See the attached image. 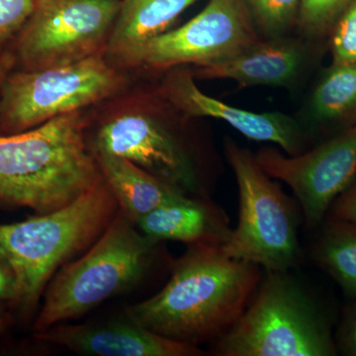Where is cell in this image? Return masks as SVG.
<instances>
[{
    "label": "cell",
    "instance_id": "obj_7",
    "mask_svg": "<svg viewBox=\"0 0 356 356\" xmlns=\"http://www.w3.org/2000/svg\"><path fill=\"white\" fill-rule=\"evenodd\" d=\"M125 84L102 54L60 67L9 74L0 93V132L31 130L108 99Z\"/></svg>",
    "mask_w": 356,
    "mask_h": 356
},
{
    "label": "cell",
    "instance_id": "obj_23",
    "mask_svg": "<svg viewBox=\"0 0 356 356\" xmlns=\"http://www.w3.org/2000/svg\"><path fill=\"white\" fill-rule=\"evenodd\" d=\"M35 3L36 0H0V44L21 31Z\"/></svg>",
    "mask_w": 356,
    "mask_h": 356
},
{
    "label": "cell",
    "instance_id": "obj_20",
    "mask_svg": "<svg viewBox=\"0 0 356 356\" xmlns=\"http://www.w3.org/2000/svg\"><path fill=\"white\" fill-rule=\"evenodd\" d=\"M252 17L268 38L285 36L298 16L299 0H245Z\"/></svg>",
    "mask_w": 356,
    "mask_h": 356
},
{
    "label": "cell",
    "instance_id": "obj_16",
    "mask_svg": "<svg viewBox=\"0 0 356 356\" xmlns=\"http://www.w3.org/2000/svg\"><path fill=\"white\" fill-rule=\"evenodd\" d=\"M198 0H121L106 51L128 65L140 47L159 36Z\"/></svg>",
    "mask_w": 356,
    "mask_h": 356
},
{
    "label": "cell",
    "instance_id": "obj_27",
    "mask_svg": "<svg viewBox=\"0 0 356 356\" xmlns=\"http://www.w3.org/2000/svg\"><path fill=\"white\" fill-rule=\"evenodd\" d=\"M15 62V56L11 53H7L6 51V53L0 55V93H1L2 86H3L6 77L13 70Z\"/></svg>",
    "mask_w": 356,
    "mask_h": 356
},
{
    "label": "cell",
    "instance_id": "obj_6",
    "mask_svg": "<svg viewBox=\"0 0 356 356\" xmlns=\"http://www.w3.org/2000/svg\"><path fill=\"white\" fill-rule=\"evenodd\" d=\"M225 154L238 184L240 210L222 252L266 271L289 270L300 259L298 219L292 201L254 154L232 140L225 143Z\"/></svg>",
    "mask_w": 356,
    "mask_h": 356
},
{
    "label": "cell",
    "instance_id": "obj_26",
    "mask_svg": "<svg viewBox=\"0 0 356 356\" xmlns=\"http://www.w3.org/2000/svg\"><path fill=\"white\" fill-rule=\"evenodd\" d=\"M341 343L348 355L356 356V304L351 309L344 323Z\"/></svg>",
    "mask_w": 356,
    "mask_h": 356
},
{
    "label": "cell",
    "instance_id": "obj_21",
    "mask_svg": "<svg viewBox=\"0 0 356 356\" xmlns=\"http://www.w3.org/2000/svg\"><path fill=\"white\" fill-rule=\"evenodd\" d=\"M355 0H299L298 20L308 36L329 30Z\"/></svg>",
    "mask_w": 356,
    "mask_h": 356
},
{
    "label": "cell",
    "instance_id": "obj_1",
    "mask_svg": "<svg viewBox=\"0 0 356 356\" xmlns=\"http://www.w3.org/2000/svg\"><path fill=\"white\" fill-rule=\"evenodd\" d=\"M259 268L219 245H191L165 287L126 313L159 336L197 346L236 324L261 283Z\"/></svg>",
    "mask_w": 356,
    "mask_h": 356
},
{
    "label": "cell",
    "instance_id": "obj_13",
    "mask_svg": "<svg viewBox=\"0 0 356 356\" xmlns=\"http://www.w3.org/2000/svg\"><path fill=\"white\" fill-rule=\"evenodd\" d=\"M44 343L62 346L77 355L91 356H197L196 346L178 343L138 324L127 313L123 317L96 322L60 323L36 332Z\"/></svg>",
    "mask_w": 356,
    "mask_h": 356
},
{
    "label": "cell",
    "instance_id": "obj_4",
    "mask_svg": "<svg viewBox=\"0 0 356 356\" xmlns=\"http://www.w3.org/2000/svg\"><path fill=\"white\" fill-rule=\"evenodd\" d=\"M156 243L119 209L102 236L55 274L44 290L34 331L76 320L137 285L153 264Z\"/></svg>",
    "mask_w": 356,
    "mask_h": 356
},
{
    "label": "cell",
    "instance_id": "obj_15",
    "mask_svg": "<svg viewBox=\"0 0 356 356\" xmlns=\"http://www.w3.org/2000/svg\"><path fill=\"white\" fill-rule=\"evenodd\" d=\"M136 226L152 240L222 247L233 229L221 208L207 199L184 197L147 213Z\"/></svg>",
    "mask_w": 356,
    "mask_h": 356
},
{
    "label": "cell",
    "instance_id": "obj_17",
    "mask_svg": "<svg viewBox=\"0 0 356 356\" xmlns=\"http://www.w3.org/2000/svg\"><path fill=\"white\" fill-rule=\"evenodd\" d=\"M93 154L119 209L135 224L156 208L188 197L127 159Z\"/></svg>",
    "mask_w": 356,
    "mask_h": 356
},
{
    "label": "cell",
    "instance_id": "obj_18",
    "mask_svg": "<svg viewBox=\"0 0 356 356\" xmlns=\"http://www.w3.org/2000/svg\"><path fill=\"white\" fill-rule=\"evenodd\" d=\"M309 113L316 123L356 116V64L332 65L312 95Z\"/></svg>",
    "mask_w": 356,
    "mask_h": 356
},
{
    "label": "cell",
    "instance_id": "obj_11",
    "mask_svg": "<svg viewBox=\"0 0 356 356\" xmlns=\"http://www.w3.org/2000/svg\"><path fill=\"white\" fill-rule=\"evenodd\" d=\"M254 156L269 177L290 187L313 228L355 180L356 124L306 153L285 156L264 147Z\"/></svg>",
    "mask_w": 356,
    "mask_h": 356
},
{
    "label": "cell",
    "instance_id": "obj_14",
    "mask_svg": "<svg viewBox=\"0 0 356 356\" xmlns=\"http://www.w3.org/2000/svg\"><path fill=\"white\" fill-rule=\"evenodd\" d=\"M306 62V49L297 40L269 38L257 42L231 60L196 70L204 79H229L248 86H289L298 79Z\"/></svg>",
    "mask_w": 356,
    "mask_h": 356
},
{
    "label": "cell",
    "instance_id": "obj_2",
    "mask_svg": "<svg viewBox=\"0 0 356 356\" xmlns=\"http://www.w3.org/2000/svg\"><path fill=\"white\" fill-rule=\"evenodd\" d=\"M103 180L79 111L31 130L0 135V200L46 214Z\"/></svg>",
    "mask_w": 356,
    "mask_h": 356
},
{
    "label": "cell",
    "instance_id": "obj_12",
    "mask_svg": "<svg viewBox=\"0 0 356 356\" xmlns=\"http://www.w3.org/2000/svg\"><path fill=\"white\" fill-rule=\"evenodd\" d=\"M163 93L170 104L188 117H208L226 122L247 137L257 142L273 143L287 154L303 152V128L296 119L282 112L248 111L205 95L194 81L193 74L177 70L165 77Z\"/></svg>",
    "mask_w": 356,
    "mask_h": 356
},
{
    "label": "cell",
    "instance_id": "obj_25",
    "mask_svg": "<svg viewBox=\"0 0 356 356\" xmlns=\"http://www.w3.org/2000/svg\"><path fill=\"white\" fill-rule=\"evenodd\" d=\"M16 296L15 275L10 266L0 255V302L14 300Z\"/></svg>",
    "mask_w": 356,
    "mask_h": 356
},
{
    "label": "cell",
    "instance_id": "obj_10",
    "mask_svg": "<svg viewBox=\"0 0 356 356\" xmlns=\"http://www.w3.org/2000/svg\"><path fill=\"white\" fill-rule=\"evenodd\" d=\"M259 41L245 0H209L181 27L146 42L128 65L156 70L184 65L209 67L231 60Z\"/></svg>",
    "mask_w": 356,
    "mask_h": 356
},
{
    "label": "cell",
    "instance_id": "obj_24",
    "mask_svg": "<svg viewBox=\"0 0 356 356\" xmlns=\"http://www.w3.org/2000/svg\"><path fill=\"white\" fill-rule=\"evenodd\" d=\"M332 218L356 225V179L332 205Z\"/></svg>",
    "mask_w": 356,
    "mask_h": 356
},
{
    "label": "cell",
    "instance_id": "obj_8",
    "mask_svg": "<svg viewBox=\"0 0 356 356\" xmlns=\"http://www.w3.org/2000/svg\"><path fill=\"white\" fill-rule=\"evenodd\" d=\"M121 0H36L19 32L24 70L79 62L106 50Z\"/></svg>",
    "mask_w": 356,
    "mask_h": 356
},
{
    "label": "cell",
    "instance_id": "obj_28",
    "mask_svg": "<svg viewBox=\"0 0 356 356\" xmlns=\"http://www.w3.org/2000/svg\"><path fill=\"white\" fill-rule=\"evenodd\" d=\"M4 325V320L1 317H0V332H1L2 327Z\"/></svg>",
    "mask_w": 356,
    "mask_h": 356
},
{
    "label": "cell",
    "instance_id": "obj_3",
    "mask_svg": "<svg viewBox=\"0 0 356 356\" xmlns=\"http://www.w3.org/2000/svg\"><path fill=\"white\" fill-rule=\"evenodd\" d=\"M119 211L104 178L60 209L25 221L0 225V255L16 280L15 301L33 311L55 274L86 252Z\"/></svg>",
    "mask_w": 356,
    "mask_h": 356
},
{
    "label": "cell",
    "instance_id": "obj_5",
    "mask_svg": "<svg viewBox=\"0 0 356 356\" xmlns=\"http://www.w3.org/2000/svg\"><path fill=\"white\" fill-rule=\"evenodd\" d=\"M241 318L217 341L222 356L336 355L317 307L287 271H266Z\"/></svg>",
    "mask_w": 356,
    "mask_h": 356
},
{
    "label": "cell",
    "instance_id": "obj_19",
    "mask_svg": "<svg viewBox=\"0 0 356 356\" xmlns=\"http://www.w3.org/2000/svg\"><path fill=\"white\" fill-rule=\"evenodd\" d=\"M316 259L344 292L356 297V225L334 219L321 236Z\"/></svg>",
    "mask_w": 356,
    "mask_h": 356
},
{
    "label": "cell",
    "instance_id": "obj_22",
    "mask_svg": "<svg viewBox=\"0 0 356 356\" xmlns=\"http://www.w3.org/2000/svg\"><path fill=\"white\" fill-rule=\"evenodd\" d=\"M334 26L331 40L332 65L356 64V0Z\"/></svg>",
    "mask_w": 356,
    "mask_h": 356
},
{
    "label": "cell",
    "instance_id": "obj_9",
    "mask_svg": "<svg viewBox=\"0 0 356 356\" xmlns=\"http://www.w3.org/2000/svg\"><path fill=\"white\" fill-rule=\"evenodd\" d=\"M91 149L127 159L188 197L207 199L191 147L153 112L128 110L109 117L96 131Z\"/></svg>",
    "mask_w": 356,
    "mask_h": 356
}]
</instances>
